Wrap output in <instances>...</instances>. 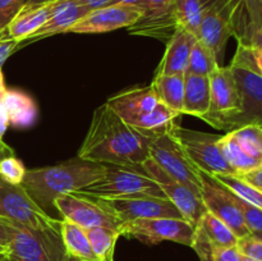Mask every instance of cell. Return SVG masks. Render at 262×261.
<instances>
[{
    "mask_svg": "<svg viewBox=\"0 0 262 261\" xmlns=\"http://www.w3.org/2000/svg\"><path fill=\"white\" fill-rule=\"evenodd\" d=\"M120 233L124 237L140 240L147 245L171 241L191 247L194 227L186 219L150 217V219H137L124 223L120 228Z\"/></svg>",
    "mask_w": 262,
    "mask_h": 261,
    "instance_id": "30bf717a",
    "label": "cell"
},
{
    "mask_svg": "<svg viewBox=\"0 0 262 261\" xmlns=\"http://www.w3.org/2000/svg\"><path fill=\"white\" fill-rule=\"evenodd\" d=\"M60 234L67 253L81 261H99L92 251L86 229L68 220H60Z\"/></svg>",
    "mask_w": 262,
    "mask_h": 261,
    "instance_id": "484cf974",
    "label": "cell"
},
{
    "mask_svg": "<svg viewBox=\"0 0 262 261\" xmlns=\"http://www.w3.org/2000/svg\"><path fill=\"white\" fill-rule=\"evenodd\" d=\"M237 177H239L241 179H243L245 182L250 183L251 186L256 187V188L262 191V166L253 169V170L251 171H247V173L239 174V176Z\"/></svg>",
    "mask_w": 262,
    "mask_h": 261,
    "instance_id": "b9f144b4",
    "label": "cell"
},
{
    "mask_svg": "<svg viewBox=\"0 0 262 261\" xmlns=\"http://www.w3.org/2000/svg\"><path fill=\"white\" fill-rule=\"evenodd\" d=\"M5 251H7V250H5V248L3 247V246H0V252H5Z\"/></svg>",
    "mask_w": 262,
    "mask_h": 261,
    "instance_id": "9f6ffc18",
    "label": "cell"
},
{
    "mask_svg": "<svg viewBox=\"0 0 262 261\" xmlns=\"http://www.w3.org/2000/svg\"><path fill=\"white\" fill-rule=\"evenodd\" d=\"M233 36L238 45L251 50L262 49V3H239L233 0Z\"/></svg>",
    "mask_w": 262,
    "mask_h": 261,
    "instance_id": "d6986e66",
    "label": "cell"
},
{
    "mask_svg": "<svg viewBox=\"0 0 262 261\" xmlns=\"http://www.w3.org/2000/svg\"><path fill=\"white\" fill-rule=\"evenodd\" d=\"M253 237H256V238H258V240H261L262 241V233H253Z\"/></svg>",
    "mask_w": 262,
    "mask_h": 261,
    "instance_id": "f5cc1de1",
    "label": "cell"
},
{
    "mask_svg": "<svg viewBox=\"0 0 262 261\" xmlns=\"http://www.w3.org/2000/svg\"><path fill=\"white\" fill-rule=\"evenodd\" d=\"M13 234H14V228L12 223L4 217H0V246H3L5 250L12 241Z\"/></svg>",
    "mask_w": 262,
    "mask_h": 261,
    "instance_id": "ab89813d",
    "label": "cell"
},
{
    "mask_svg": "<svg viewBox=\"0 0 262 261\" xmlns=\"http://www.w3.org/2000/svg\"><path fill=\"white\" fill-rule=\"evenodd\" d=\"M252 53H253V58H255L256 66H257L258 72H260L261 76H262V49L261 50H252Z\"/></svg>",
    "mask_w": 262,
    "mask_h": 261,
    "instance_id": "c3c4849f",
    "label": "cell"
},
{
    "mask_svg": "<svg viewBox=\"0 0 262 261\" xmlns=\"http://www.w3.org/2000/svg\"><path fill=\"white\" fill-rule=\"evenodd\" d=\"M94 199L107 211L115 215L123 224L132 220L150 219V217L184 219L181 211L168 199H163V197L133 196L115 197V199L94 197Z\"/></svg>",
    "mask_w": 262,
    "mask_h": 261,
    "instance_id": "4fadbf2b",
    "label": "cell"
},
{
    "mask_svg": "<svg viewBox=\"0 0 262 261\" xmlns=\"http://www.w3.org/2000/svg\"><path fill=\"white\" fill-rule=\"evenodd\" d=\"M23 0H0V33L20 10Z\"/></svg>",
    "mask_w": 262,
    "mask_h": 261,
    "instance_id": "74e56055",
    "label": "cell"
},
{
    "mask_svg": "<svg viewBox=\"0 0 262 261\" xmlns=\"http://www.w3.org/2000/svg\"><path fill=\"white\" fill-rule=\"evenodd\" d=\"M200 176L202 181L201 199L207 211L225 223L238 240L251 235L242 212L235 204L234 194L210 174L200 170Z\"/></svg>",
    "mask_w": 262,
    "mask_h": 261,
    "instance_id": "5bb4252c",
    "label": "cell"
},
{
    "mask_svg": "<svg viewBox=\"0 0 262 261\" xmlns=\"http://www.w3.org/2000/svg\"><path fill=\"white\" fill-rule=\"evenodd\" d=\"M217 67H220V64L214 53L202 41L196 38L192 46L191 54H189L186 73L209 77Z\"/></svg>",
    "mask_w": 262,
    "mask_h": 261,
    "instance_id": "4dcf8cb0",
    "label": "cell"
},
{
    "mask_svg": "<svg viewBox=\"0 0 262 261\" xmlns=\"http://www.w3.org/2000/svg\"><path fill=\"white\" fill-rule=\"evenodd\" d=\"M64 261H81V260H78V258L73 257V256H71V255H68V253H67V256H66V258H64ZM107 261H113V258H112V260H107Z\"/></svg>",
    "mask_w": 262,
    "mask_h": 261,
    "instance_id": "f907efd6",
    "label": "cell"
},
{
    "mask_svg": "<svg viewBox=\"0 0 262 261\" xmlns=\"http://www.w3.org/2000/svg\"><path fill=\"white\" fill-rule=\"evenodd\" d=\"M154 133L132 127L107 102L96 107L78 158L94 163L140 168L148 156V142Z\"/></svg>",
    "mask_w": 262,
    "mask_h": 261,
    "instance_id": "6da1fadb",
    "label": "cell"
},
{
    "mask_svg": "<svg viewBox=\"0 0 262 261\" xmlns=\"http://www.w3.org/2000/svg\"><path fill=\"white\" fill-rule=\"evenodd\" d=\"M148 156L165 173L186 184L197 196L201 197L202 181L200 170L184 154L179 143L169 135L168 129L151 136Z\"/></svg>",
    "mask_w": 262,
    "mask_h": 261,
    "instance_id": "ba28073f",
    "label": "cell"
},
{
    "mask_svg": "<svg viewBox=\"0 0 262 261\" xmlns=\"http://www.w3.org/2000/svg\"><path fill=\"white\" fill-rule=\"evenodd\" d=\"M10 223L14 228V234L5 251L9 260L64 261L67 250L60 234V224L59 227L37 229Z\"/></svg>",
    "mask_w": 262,
    "mask_h": 261,
    "instance_id": "5b68a950",
    "label": "cell"
},
{
    "mask_svg": "<svg viewBox=\"0 0 262 261\" xmlns=\"http://www.w3.org/2000/svg\"><path fill=\"white\" fill-rule=\"evenodd\" d=\"M191 247L196 251L201 261H212V253H214L215 246L199 225H196V228H194Z\"/></svg>",
    "mask_w": 262,
    "mask_h": 261,
    "instance_id": "d590c367",
    "label": "cell"
},
{
    "mask_svg": "<svg viewBox=\"0 0 262 261\" xmlns=\"http://www.w3.org/2000/svg\"><path fill=\"white\" fill-rule=\"evenodd\" d=\"M210 110L201 118L207 124L216 128L219 122L241 110V96L230 67H217L209 76Z\"/></svg>",
    "mask_w": 262,
    "mask_h": 261,
    "instance_id": "2e32d148",
    "label": "cell"
},
{
    "mask_svg": "<svg viewBox=\"0 0 262 261\" xmlns=\"http://www.w3.org/2000/svg\"><path fill=\"white\" fill-rule=\"evenodd\" d=\"M3 102L7 110L9 124L15 128H28L37 119V105L26 92L18 90H5Z\"/></svg>",
    "mask_w": 262,
    "mask_h": 261,
    "instance_id": "603a6c76",
    "label": "cell"
},
{
    "mask_svg": "<svg viewBox=\"0 0 262 261\" xmlns=\"http://www.w3.org/2000/svg\"><path fill=\"white\" fill-rule=\"evenodd\" d=\"M106 102L124 122L147 133L164 132L181 115L159 101L151 84L119 92Z\"/></svg>",
    "mask_w": 262,
    "mask_h": 261,
    "instance_id": "277c9868",
    "label": "cell"
},
{
    "mask_svg": "<svg viewBox=\"0 0 262 261\" xmlns=\"http://www.w3.org/2000/svg\"><path fill=\"white\" fill-rule=\"evenodd\" d=\"M239 3H262V0H235Z\"/></svg>",
    "mask_w": 262,
    "mask_h": 261,
    "instance_id": "816d5d0a",
    "label": "cell"
},
{
    "mask_svg": "<svg viewBox=\"0 0 262 261\" xmlns=\"http://www.w3.org/2000/svg\"><path fill=\"white\" fill-rule=\"evenodd\" d=\"M199 227L202 228L215 247H234L238 243V237L225 223L217 219L211 212H205L200 220Z\"/></svg>",
    "mask_w": 262,
    "mask_h": 261,
    "instance_id": "f546056e",
    "label": "cell"
},
{
    "mask_svg": "<svg viewBox=\"0 0 262 261\" xmlns=\"http://www.w3.org/2000/svg\"><path fill=\"white\" fill-rule=\"evenodd\" d=\"M234 201L237 204V206L239 207L241 212H242L243 219H245L246 225L250 229L251 234H253V233H262V210L253 206V205L248 204V202L243 201L242 199H239L235 194Z\"/></svg>",
    "mask_w": 262,
    "mask_h": 261,
    "instance_id": "e575fe53",
    "label": "cell"
},
{
    "mask_svg": "<svg viewBox=\"0 0 262 261\" xmlns=\"http://www.w3.org/2000/svg\"><path fill=\"white\" fill-rule=\"evenodd\" d=\"M194 40L196 37L192 33L178 26L168 40L166 50L156 68L155 76H159V74H186L189 54H191Z\"/></svg>",
    "mask_w": 262,
    "mask_h": 261,
    "instance_id": "ffe728a7",
    "label": "cell"
},
{
    "mask_svg": "<svg viewBox=\"0 0 262 261\" xmlns=\"http://www.w3.org/2000/svg\"><path fill=\"white\" fill-rule=\"evenodd\" d=\"M0 217L30 228L59 227L60 220L43 211L28 196L20 184H13L0 177Z\"/></svg>",
    "mask_w": 262,
    "mask_h": 261,
    "instance_id": "9c48e42d",
    "label": "cell"
},
{
    "mask_svg": "<svg viewBox=\"0 0 262 261\" xmlns=\"http://www.w3.org/2000/svg\"><path fill=\"white\" fill-rule=\"evenodd\" d=\"M2 261H12V260H9V258H8L7 257V256H5V257L4 258H3V260Z\"/></svg>",
    "mask_w": 262,
    "mask_h": 261,
    "instance_id": "6f0895ef",
    "label": "cell"
},
{
    "mask_svg": "<svg viewBox=\"0 0 262 261\" xmlns=\"http://www.w3.org/2000/svg\"><path fill=\"white\" fill-rule=\"evenodd\" d=\"M211 176V174H210ZM214 177L216 181L224 187H227L230 192L242 199L243 201L253 205L262 210V191L257 189L256 187L251 186L250 183L245 182L237 176H230V174H215Z\"/></svg>",
    "mask_w": 262,
    "mask_h": 261,
    "instance_id": "d6a6232c",
    "label": "cell"
},
{
    "mask_svg": "<svg viewBox=\"0 0 262 261\" xmlns=\"http://www.w3.org/2000/svg\"><path fill=\"white\" fill-rule=\"evenodd\" d=\"M8 125H9V120H8L7 110H5L4 102H3V92L0 94V138L3 137V135L7 130Z\"/></svg>",
    "mask_w": 262,
    "mask_h": 261,
    "instance_id": "7bdbcfd3",
    "label": "cell"
},
{
    "mask_svg": "<svg viewBox=\"0 0 262 261\" xmlns=\"http://www.w3.org/2000/svg\"><path fill=\"white\" fill-rule=\"evenodd\" d=\"M233 0H204L199 40L214 53L220 66L228 40L233 36Z\"/></svg>",
    "mask_w": 262,
    "mask_h": 261,
    "instance_id": "7c38bea8",
    "label": "cell"
},
{
    "mask_svg": "<svg viewBox=\"0 0 262 261\" xmlns=\"http://www.w3.org/2000/svg\"><path fill=\"white\" fill-rule=\"evenodd\" d=\"M58 2V0H23V4L20 9H28V8L40 7V5L49 4V3Z\"/></svg>",
    "mask_w": 262,
    "mask_h": 261,
    "instance_id": "f6af8a7d",
    "label": "cell"
},
{
    "mask_svg": "<svg viewBox=\"0 0 262 261\" xmlns=\"http://www.w3.org/2000/svg\"><path fill=\"white\" fill-rule=\"evenodd\" d=\"M242 261H255V260H252V258L250 257H246V256L242 255Z\"/></svg>",
    "mask_w": 262,
    "mask_h": 261,
    "instance_id": "db71d44e",
    "label": "cell"
},
{
    "mask_svg": "<svg viewBox=\"0 0 262 261\" xmlns=\"http://www.w3.org/2000/svg\"><path fill=\"white\" fill-rule=\"evenodd\" d=\"M230 136L237 141L239 147L250 158L262 166V127L260 125H245L230 130Z\"/></svg>",
    "mask_w": 262,
    "mask_h": 261,
    "instance_id": "1f68e13d",
    "label": "cell"
},
{
    "mask_svg": "<svg viewBox=\"0 0 262 261\" xmlns=\"http://www.w3.org/2000/svg\"><path fill=\"white\" fill-rule=\"evenodd\" d=\"M142 15V9L133 5H105L92 9L78 20L69 32L73 33H104L128 28L135 25Z\"/></svg>",
    "mask_w": 262,
    "mask_h": 261,
    "instance_id": "e0dca14e",
    "label": "cell"
},
{
    "mask_svg": "<svg viewBox=\"0 0 262 261\" xmlns=\"http://www.w3.org/2000/svg\"><path fill=\"white\" fill-rule=\"evenodd\" d=\"M237 247L239 252L246 257H250L255 261H262V241L253 237L252 234L245 238H239Z\"/></svg>",
    "mask_w": 262,
    "mask_h": 261,
    "instance_id": "8d00e7d4",
    "label": "cell"
},
{
    "mask_svg": "<svg viewBox=\"0 0 262 261\" xmlns=\"http://www.w3.org/2000/svg\"><path fill=\"white\" fill-rule=\"evenodd\" d=\"M210 81L207 76L184 74V99L182 114L202 118L210 110Z\"/></svg>",
    "mask_w": 262,
    "mask_h": 261,
    "instance_id": "cb8c5ba5",
    "label": "cell"
},
{
    "mask_svg": "<svg viewBox=\"0 0 262 261\" xmlns=\"http://www.w3.org/2000/svg\"><path fill=\"white\" fill-rule=\"evenodd\" d=\"M90 245L99 261L112 260L118 238L122 233L106 227H95L86 229Z\"/></svg>",
    "mask_w": 262,
    "mask_h": 261,
    "instance_id": "83f0119b",
    "label": "cell"
},
{
    "mask_svg": "<svg viewBox=\"0 0 262 261\" xmlns=\"http://www.w3.org/2000/svg\"><path fill=\"white\" fill-rule=\"evenodd\" d=\"M5 256H7V255H5V252H0V261H2L3 258L5 257Z\"/></svg>",
    "mask_w": 262,
    "mask_h": 261,
    "instance_id": "11a10c76",
    "label": "cell"
},
{
    "mask_svg": "<svg viewBox=\"0 0 262 261\" xmlns=\"http://www.w3.org/2000/svg\"><path fill=\"white\" fill-rule=\"evenodd\" d=\"M168 132L184 151L189 160L193 163L199 170L207 174H230L235 176V171L228 164L224 158L219 141L220 135L199 132L181 127L177 122H173L168 127Z\"/></svg>",
    "mask_w": 262,
    "mask_h": 261,
    "instance_id": "52a82bcc",
    "label": "cell"
},
{
    "mask_svg": "<svg viewBox=\"0 0 262 261\" xmlns=\"http://www.w3.org/2000/svg\"><path fill=\"white\" fill-rule=\"evenodd\" d=\"M19 44L14 40H0V68L4 61L19 48Z\"/></svg>",
    "mask_w": 262,
    "mask_h": 261,
    "instance_id": "60d3db41",
    "label": "cell"
},
{
    "mask_svg": "<svg viewBox=\"0 0 262 261\" xmlns=\"http://www.w3.org/2000/svg\"><path fill=\"white\" fill-rule=\"evenodd\" d=\"M151 87L159 101L182 114L184 99V74H159L154 77Z\"/></svg>",
    "mask_w": 262,
    "mask_h": 261,
    "instance_id": "d4e9b609",
    "label": "cell"
},
{
    "mask_svg": "<svg viewBox=\"0 0 262 261\" xmlns=\"http://www.w3.org/2000/svg\"><path fill=\"white\" fill-rule=\"evenodd\" d=\"M54 207L60 212L64 220L74 223L83 229L106 227L120 232L123 225V223L115 215L107 211L94 197L78 192L59 196L54 201Z\"/></svg>",
    "mask_w": 262,
    "mask_h": 261,
    "instance_id": "8fae6325",
    "label": "cell"
},
{
    "mask_svg": "<svg viewBox=\"0 0 262 261\" xmlns=\"http://www.w3.org/2000/svg\"><path fill=\"white\" fill-rule=\"evenodd\" d=\"M141 168L158 183L166 199L181 211L182 216L196 228L205 212H207L201 197L197 196L186 184L165 173L150 158L141 165Z\"/></svg>",
    "mask_w": 262,
    "mask_h": 261,
    "instance_id": "9a60e30c",
    "label": "cell"
},
{
    "mask_svg": "<svg viewBox=\"0 0 262 261\" xmlns=\"http://www.w3.org/2000/svg\"><path fill=\"white\" fill-rule=\"evenodd\" d=\"M13 155H14L13 148L10 147L9 145H7V143L0 138V161H2L4 158H8V156H13Z\"/></svg>",
    "mask_w": 262,
    "mask_h": 261,
    "instance_id": "bcb514c9",
    "label": "cell"
},
{
    "mask_svg": "<svg viewBox=\"0 0 262 261\" xmlns=\"http://www.w3.org/2000/svg\"><path fill=\"white\" fill-rule=\"evenodd\" d=\"M106 173L95 183L82 188L78 193L100 199H115V197L155 196L166 199L164 192L142 168L110 165L106 164Z\"/></svg>",
    "mask_w": 262,
    "mask_h": 261,
    "instance_id": "8992f818",
    "label": "cell"
},
{
    "mask_svg": "<svg viewBox=\"0 0 262 261\" xmlns=\"http://www.w3.org/2000/svg\"><path fill=\"white\" fill-rule=\"evenodd\" d=\"M142 0H109L106 5H133V7H140Z\"/></svg>",
    "mask_w": 262,
    "mask_h": 261,
    "instance_id": "7dc6e473",
    "label": "cell"
},
{
    "mask_svg": "<svg viewBox=\"0 0 262 261\" xmlns=\"http://www.w3.org/2000/svg\"><path fill=\"white\" fill-rule=\"evenodd\" d=\"M55 3L20 9L0 33V40H14L18 42L27 41L50 18L55 8Z\"/></svg>",
    "mask_w": 262,
    "mask_h": 261,
    "instance_id": "7402d4cb",
    "label": "cell"
},
{
    "mask_svg": "<svg viewBox=\"0 0 262 261\" xmlns=\"http://www.w3.org/2000/svg\"><path fill=\"white\" fill-rule=\"evenodd\" d=\"M204 0H174V14L179 27L199 38Z\"/></svg>",
    "mask_w": 262,
    "mask_h": 261,
    "instance_id": "4316f807",
    "label": "cell"
},
{
    "mask_svg": "<svg viewBox=\"0 0 262 261\" xmlns=\"http://www.w3.org/2000/svg\"><path fill=\"white\" fill-rule=\"evenodd\" d=\"M5 90H7V87H5L4 74H3V71H2V68H0V94H2V92H4Z\"/></svg>",
    "mask_w": 262,
    "mask_h": 261,
    "instance_id": "681fc988",
    "label": "cell"
},
{
    "mask_svg": "<svg viewBox=\"0 0 262 261\" xmlns=\"http://www.w3.org/2000/svg\"><path fill=\"white\" fill-rule=\"evenodd\" d=\"M107 165L74 159L53 166L30 169L20 186L45 212L54 207V201L66 193L79 192L95 183L106 173ZM49 214V212H48Z\"/></svg>",
    "mask_w": 262,
    "mask_h": 261,
    "instance_id": "7a4b0ae2",
    "label": "cell"
},
{
    "mask_svg": "<svg viewBox=\"0 0 262 261\" xmlns=\"http://www.w3.org/2000/svg\"><path fill=\"white\" fill-rule=\"evenodd\" d=\"M27 169L22 161L15 158V155L8 156L0 161V177L13 184H20L25 178Z\"/></svg>",
    "mask_w": 262,
    "mask_h": 261,
    "instance_id": "836d02e7",
    "label": "cell"
},
{
    "mask_svg": "<svg viewBox=\"0 0 262 261\" xmlns=\"http://www.w3.org/2000/svg\"><path fill=\"white\" fill-rule=\"evenodd\" d=\"M77 2L79 3V4L84 5V7H87L89 9H96V8H101V7H105V5L109 3V0H77Z\"/></svg>",
    "mask_w": 262,
    "mask_h": 261,
    "instance_id": "ee69618b",
    "label": "cell"
},
{
    "mask_svg": "<svg viewBox=\"0 0 262 261\" xmlns=\"http://www.w3.org/2000/svg\"><path fill=\"white\" fill-rule=\"evenodd\" d=\"M212 261H242V253L234 247H215Z\"/></svg>",
    "mask_w": 262,
    "mask_h": 261,
    "instance_id": "f35d334b",
    "label": "cell"
},
{
    "mask_svg": "<svg viewBox=\"0 0 262 261\" xmlns=\"http://www.w3.org/2000/svg\"><path fill=\"white\" fill-rule=\"evenodd\" d=\"M241 96V110L219 122L217 129L230 132L245 125L262 127V76L256 66L252 50L238 45L230 63Z\"/></svg>",
    "mask_w": 262,
    "mask_h": 261,
    "instance_id": "3957f363",
    "label": "cell"
},
{
    "mask_svg": "<svg viewBox=\"0 0 262 261\" xmlns=\"http://www.w3.org/2000/svg\"><path fill=\"white\" fill-rule=\"evenodd\" d=\"M90 10L91 9L79 4L77 0H58L50 18L27 41L32 42L49 36L69 32V30Z\"/></svg>",
    "mask_w": 262,
    "mask_h": 261,
    "instance_id": "44dd1931",
    "label": "cell"
},
{
    "mask_svg": "<svg viewBox=\"0 0 262 261\" xmlns=\"http://www.w3.org/2000/svg\"><path fill=\"white\" fill-rule=\"evenodd\" d=\"M142 15L128 27L132 35L154 38H170L178 27L174 14V0H142Z\"/></svg>",
    "mask_w": 262,
    "mask_h": 261,
    "instance_id": "ac0fdd59",
    "label": "cell"
},
{
    "mask_svg": "<svg viewBox=\"0 0 262 261\" xmlns=\"http://www.w3.org/2000/svg\"><path fill=\"white\" fill-rule=\"evenodd\" d=\"M219 145L223 154H224V158L227 159L228 164L234 169L235 176L247 173V171H251L253 170V169L260 168L261 166L257 161H255L252 158H250V156L239 147L237 141L230 136V133L222 136V138H220L219 141Z\"/></svg>",
    "mask_w": 262,
    "mask_h": 261,
    "instance_id": "f1b7e54d",
    "label": "cell"
}]
</instances>
